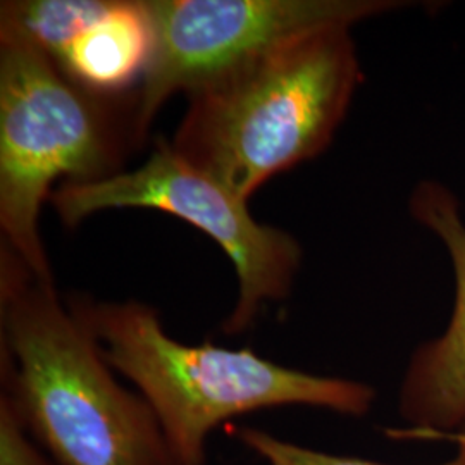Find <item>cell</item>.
<instances>
[{
	"label": "cell",
	"mask_w": 465,
	"mask_h": 465,
	"mask_svg": "<svg viewBox=\"0 0 465 465\" xmlns=\"http://www.w3.org/2000/svg\"><path fill=\"white\" fill-rule=\"evenodd\" d=\"M153 47L134 90L140 145L167 100L303 35L407 5L397 0H145Z\"/></svg>",
	"instance_id": "obj_6"
},
{
	"label": "cell",
	"mask_w": 465,
	"mask_h": 465,
	"mask_svg": "<svg viewBox=\"0 0 465 465\" xmlns=\"http://www.w3.org/2000/svg\"><path fill=\"white\" fill-rule=\"evenodd\" d=\"M153 30L145 0H114L111 9L54 61L73 82L100 95L134 92L149 64Z\"/></svg>",
	"instance_id": "obj_8"
},
{
	"label": "cell",
	"mask_w": 465,
	"mask_h": 465,
	"mask_svg": "<svg viewBox=\"0 0 465 465\" xmlns=\"http://www.w3.org/2000/svg\"><path fill=\"white\" fill-rule=\"evenodd\" d=\"M362 80L350 26L303 35L188 94L169 143L249 202L330 147Z\"/></svg>",
	"instance_id": "obj_2"
},
{
	"label": "cell",
	"mask_w": 465,
	"mask_h": 465,
	"mask_svg": "<svg viewBox=\"0 0 465 465\" xmlns=\"http://www.w3.org/2000/svg\"><path fill=\"white\" fill-rule=\"evenodd\" d=\"M49 200L67 228L102 211L155 209L205 232L232 259L238 278V299L223 322L226 334L247 331L266 303L286 299L303 257L295 236L259 223L249 202L184 161L164 138L142 166L99 182L61 183Z\"/></svg>",
	"instance_id": "obj_5"
},
{
	"label": "cell",
	"mask_w": 465,
	"mask_h": 465,
	"mask_svg": "<svg viewBox=\"0 0 465 465\" xmlns=\"http://www.w3.org/2000/svg\"><path fill=\"white\" fill-rule=\"evenodd\" d=\"M0 303L4 393L55 465H180L149 403L117 381L94 332L9 249Z\"/></svg>",
	"instance_id": "obj_1"
},
{
	"label": "cell",
	"mask_w": 465,
	"mask_h": 465,
	"mask_svg": "<svg viewBox=\"0 0 465 465\" xmlns=\"http://www.w3.org/2000/svg\"><path fill=\"white\" fill-rule=\"evenodd\" d=\"M94 332L113 371L134 382L157 417L180 465L205 464L207 438L232 417L284 405L366 416L376 391L267 361L250 349L184 345L143 302L67 300Z\"/></svg>",
	"instance_id": "obj_3"
},
{
	"label": "cell",
	"mask_w": 465,
	"mask_h": 465,
	"mask_svg": "<svg viewBox=\"0 0 465 465\" xmlns=\"http://www.w3.org/2000/svg\"><path fill=\"white\" fill-rule=\"evenodd\" d=\"M409 209L449 250L455 303L445 332L414 351L401 382L400 416L412 430L388 434L436 438L465 428V221L459 199L438 182L417 184Z\"/></svg>",
	"instance_id": "obj_7"
},
{
	"label": "cell",
	"mask_w": 465,
	"mask_h": 465,
	"mask_svg": "<svg viewBox=\"0 0 465 465\" xmlns=\"http://www.w3.org/2000/svg\"><path fill=\"white\" fill-rule=\"evenodd\" d=\"M114 0H7L0 26L23 35L57 61L64 50L104 16Z\"/></svg>",
	"instance_id": "obj_9"
},
{
	"label": "cell",
	"mask_w": 465,
	"mask_h": 465,
	"mask_svg": "<svg viewBox=\"0 0 465 465\" xmlns=\"http://www.w3.org/2000/svg\"><path fill=\"white\" fill-rule=\"evenodd\" d=\"M236 436L247 449L261 455L267 465H388L305 449L255 428H240ZM445 438L457 441L459 451L453 460L441 465H465V432L445 434Z\"/></svg>",
	"instance_id": "obj_10"
},
{
	"label": "cell",
	"mask_w": 465,
	"mask_h": 465,
	"mask_svg": "<svg viewBox=\"0 0 465 465\" xmlns=\"http://www.w3.org/2000/svg\"><path fill=\"white\" fill-rule=\"evenodd\" d=\"M0 436H2V465H52L32 441L23 417L15 401L2 391L0 397Z\"/></svg>",
	"instance_id": "obj_11"
},
{
	"label": "cell",
	"mask_w": 465,
	"mask_h": 465,
	"mask_svg": "<svg viewBox=\"0 0 465 465\" xmlns=\"http://www.w3.org/2000/svg\"><path fill=\"white\" fill-rule=\"evenodd\" d=\"M134 92L100 95L73 82L34 42L0 26V230L35 280L54 286L40 236L52 184L123 173L142 147Z\"/></svg>",
	"instance_id": "obj_4"
}]
</instances>
